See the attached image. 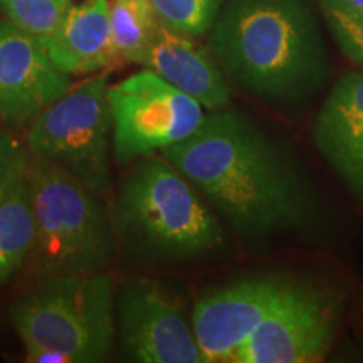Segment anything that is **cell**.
<instances>
[{"mask_svg": "<svg viewBox=\"0 0 363 363\" xmlns=\"http://www.w3.org/2000/svg\"><path fill=\"white\" fill-rule=\"evenodd\" d=\"M320 9L340 51L363 67V12L342 0H320Z\"/></svg>", "mask_w": 363, "mask_h": 363, "instance_id": "d6986e66", "label": "cell"}, {"mask_svg": "<svg viewBox=\"0 0 363 363\" xmlns=\"http://www.w3.org/2000/svg\"><path fill=\"white\" fill-rule=\"evenodd\" d=\"M342 2L350 6L352 9H357V11L363 12V0H342Z\"/></svg>", "mask_w": 363, "mask_h": 363, "instance_id": "44dd1931", "label": "cell"}, {"mask_svg": "<svg viewBox=\"0 0 363 363\" xmlns=\"http://www.w3.org/2000/svg\"><path fill=\"white\" fill-rule=\"evenodd\" d=\"M108 88L106 72L72 84L30 121L24 140L30 155L66 170L103 199L113 194Z\"/></svg>", "mask_w": 363, "mask_h": 363, "instance_id": "8992f818", "label": "cell"}, {"mask_svg": "<svg viewBox=\"0 0 363 363\" xmlns=\"http://www.w3.org/2000/svg\"><path fill=\"white\" fill-rule=\"evenodd\" d=\"M115 321L126 360L203 363L184 305L157 281H126L115 301Z\"/></svg>", "mask_w": 363, "mask_h": 363, "instance_id": "9c48e42d", "label": "cell"}, {"mask_svg": "<svg viewBox=\"0 0 363 363\" xmlns=\"http://www.w3.org/2000/svg\"><path fill=\"white\" fill-rule=\"evenodd\" d=\"M163 157L251 247L281 235L310 238L323 207L296 157L246 113L220 108Z\"/></svg>", "mask_w": 363, "mask_h": 363, "instance_id": "6da1fadb", "label": "cell"}, {"mask_svg": "<svg viewBox=\"0 0 363 363\" xmlns=\"http://www.w3.org/2000/svg\"><path fill=\"white\" fill-rule=\"evenodd\" d=\"M293 279L278 274L254 276L207 293L195 303L192 330L203 363L230 362L283 301Z\"/></svg>", "mask_w": 363, "mask_h": 363, "instance_id": "30bf717a", "label": "cell"}, {"mask_svg": "<svg viewBox=\"0 0 363 363\" xmlns=\"http://www.w3.org/2000/svg\"><path fill=\"white\" fill-rule=\"evenodd\" d=\"M72 0H0L9 22L40 40L51 35L69 11Z\"/></svg>", "mask_w": 363, "mask_h": 363, "instance_id": "ac0fdd59", "label": "cell"}, {"mask_svg": "<svg viewBox=\"0 0 363 363\" xmlns=\"http://www.w3.org/2000/svg\"><path fill=\"white\" fill-rule=\"evenodd\" d=\"M30 153L26 143L9 131H0V203L9 190L29 170Z\"/></svg>", "mask_w": 363, "mask_h": 363, "instance_id": "ffe728a7", "label": "cell"}, {"mask_svg": "<svg viewBox=\"0 0 363 363\" xmlns=\"http://www.w3.org/2000/svg\"><path fill=\"white\" fill-rule=\"evenodd\" d=\"M224 0H150L158 21L192 38L208 34Z\"/></svg>", "mask_w": 363, "mask_h": 363, "instance_id": "e0dca14e", "label": "cell"}, {"mask_svg": "<svg viewBox=\"0 0 363 363\" xmlns=\"http://www.w3.org/2000/svg\"><path fill=\"white\" fill-rule=\"evenodd\" d=\"M194 39L160 22L142 66L189 94L208 111L229 106L227 76L211 51H206Z\"/></svg>", "mask_w": 363, "mask_h": 363, "instance_id": "4fadbf2b", "label": "cell"}, {"mask_svg": "<svg viewBox=\"0 0 363 363\" xmlns=\"http://www.w3.org/2000/svg\"><path fill=\"white\" fill-rule=\"evenodd\" d=\"M34 244L29 266L39 279L106 269L115 254L110 207L54 163L30 155L27 170Z\"/></svg>", "mask_w": 363, "mask_h": 363, "instance_id": "277c9868", "label": "cell"}, {"mask_svg": "<svg viewBox=\"0 0 363 363\" xmlns=\"http://www.w3.org/2000/svg\"><path fill=\"white\" fill-rule=\"evenodd\" d=\"M33 244L34 219L26 174L0 203V291L29 261Z\"/></svg>", "mask_w": 363, "mask_h": 363, "instance_id": "9a60e30c", "label": "cell"}, {"mask_svg": "<svg viewBox=\"0 0 363 363\" xmlns=\"http://www.w3.org/2000/svg\"><path fill=\"white\" fill-rule=\"evenodd\" d=\"M313 143L363 207V71L345 72L316 113Z\"/></svg>", "mask_w": 363, "mask_h": 363, "instance_id": "7c38bea8", "label": "cell"}, {"mask_svg": "<svg viewBox=\"0 0 363 363\" xmlns=\"http://www.w3.org/2000/svg\"><path fill=\"white\" fill-rule=\"evenodd\" d=\"M110 24L120 61L142 65L160 24L150 0H111Z\"/></svg>", "mask_w": 363, "mask_h": 363, "instance_id": "2e32d148", "label": "cell"}, {"mask_svg": "<svg viewBox=\"0 0 363 363\" xmlns=\"http://www.w3.org/2000/svg\"><path fill=\"white\" fill-rule=\"evenodd\" d=\"M43 44L54 65L71 76L98 74L120 62L113 45L108 0L71 6Z\"/></svg>", "mask_w": 363, "mask_h": 363, "instance_id": "5bb4252c", "label": "cell"}, {"mask_svg": "<svg viewBox=\"0 0 363 363\" xmlns=\"http://www.w3.org/2000/svg\"><path fill=\"white\" fill-rule=\"evenodd\" d=\"M108 101L113 155L120 165L180 143L201 126L206 116L201 103L150 69L110 86Z\"/></svg>", "mask_w": 363, "mask_h": 363, "instance_id": "52a82bcc", "label": "cell"}, {"mask_svg": "<svg viewBox=\"0 0 363 363\" xmlns=\"http://www.w3.org/2000/svg\"><path fill=\"white\" fill-rule=\"evenodd\" d=\"M208 51L234 84L278 106L308 101L331 74L315 0H224Z\"/></svg>", "mask_w": 363, "mask_h": 363, "instance_id": "7a4b0ae2", "label": "cell"}, {"mask_svg": "<svg viewBox=\"0 0 363 363\" xmlns=\"http://www.w3.org/2000/svg\"><path fill=\"white\" fill-rule=\"evenodd\" d=\"M116 246L143 262H182L225 247L219 216L165 157L135 160L111 194Z\"/></svg>", "mask_w": 363, "mask_h": 363, "instance_id": "3957f363", "label": "cell"}, {"mask_svg": "<svg viewBox=\"0 0 363 363\" xmlns=\"http://www.w3.org/2000/svg\"><path fill=\"white\" fill-rule=\"evenodd\" d=\"M71 86V74L54 65L43 40L0 21V120L30 123Z\"/></svg>", "mask_w": 363, "mask_h": 363, "instance_id": "8fae6325", "label": "cell"}, {"mask_svg": "<svg viewBox=\"0 0 363 363\" xmlns=\"http://www.w3.org/2000/svg\"><path fill=\"white\" fill-rule=\"evenodd\" d=\"M9 316L22 347L52 348L69 363L104 362L116 338L113 278L104 271L43 278Z\"/></svg>", "mask_w": 363, "mask_h": 363, "instance_id": "5b68a950", "label": "cell"}, {"mask_svg": "<svg viewBox=\"0 0 363 363\" xmlns=\"http://www.w3.org/2000/svg\"><path fill=\"white\" fill-rule=\"evenodd\" d=\"M337 333V299L310 281H293L278 308L252 331L230 363H315Z\"/></svg>", "mask_w": 363, "mask_h": 363, "instance_id": "ba28073f", "label": "cell"}]
</instances>
